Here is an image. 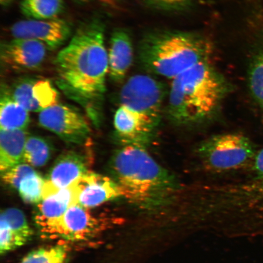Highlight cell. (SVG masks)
Wrapping results in <instances>:
<instances>
[{"label": "cell", "mask_w": 263, "mask_h": 263, "mask_svg": "<svg viewBox=\"0 0 263 263\" xmlns=\"http://www.w3.org/2000/svg\"><path fill=\"white\" fill-rule=\"evenodd\" d=\"M39 123L68 143L82 144L88 140L90 128L81 113L67 105L58 104L43 109Z\"/></svg>", "instance_id": "7"}, {"label": "cell", "mask_w": 263, "mask_h": 263, "mask_svg": "<svg viewBox=\"0 0 263 263\" xmlns=\"http://www.w3.org/2000/svg\"><path fill=\"white\" fill-rule=\"evenodd\" d=\"M197 156L205 169L213 173H225L244 167L254 160V144L239 133L216 135L200 143Z\"/></svg>", "instance_id": "5"}, {"label": "cell", "mask_w": 263, "mask_h": 263, "mask_svg": "<svg viewBox=\"0 0 263 263\" xmlns=\"http://www.w3.org/2000/svg\"><path fill=\"white\" fill-rule=\"evenodd\" d=\"M166 88L159 81L147 74L133 76L120 91V106L146 118L160 126Z\"/></svg>", "instance_id": "6"}, {"label": "cell", "mask_w": 263, "mask_h": 263, "mask_svg": "<svg viewBox=\"0 0 263 263\" xmlns=\"http://www.w3.org/2000/svg\"><path fill=\"white\" fill-rule=\"evenodd\" d=\"M100 1L107 5H113L117 2L118 0H100Z\"/></svg>", "instance_id": "31"}, {"label": "cell", "mask_w": 263, "mask_h": 263, "mask_svg": "<svg viewBox=\"0 0 263 263\" xmlns=\"http://www.w3.org/2000/svg\"><path fill=\"white\" fill-rule=\"evenodd\" d=\"M231 86L209 60L199 62L174 78L167 103V117L179 126L210 119L218 111Z\"/></svg>", "instance_id": "3"}, {"label": "cell", "mask_w": 263, "mask_h": 263, "mask_svg": "<svg viewBox=\"0 0 263 263\" xmlns=\"http://www.w3.org/2000/svg\"><path fill=\"white\" fill-rule=\"evenodd\" d=\"M32 230L22 210L10 208L3 210L0 219V253L13 251L31 239Z\"/></svg>", "instance_id": "16"}, {"label": "cell", "mask_w": 263, "mask_h": 263, "mask_svg": "<svg viewBox=\"0 0 263 263\" xmlns=\"http://www.w3.org/2000/svg\"><path fill=\"white\" fill-rule=\"evenodd\" d=\"M73 185L78 203L87 209L94 208L121 196L119 187L113 179L90 171Z\"/></svg>", "instance_id": "13"}, {"label": "cell", "mask_w": 263, "mask_h": 263, "mask_svg": "<svg viewBox=\"0 0 263 263\" xmlns=\"http://www.w3.org/2000/svg\"><path fill=\"white\" fill-rule=\"evenodd\" d=\"M91 161L88 154L65 151L55 160L45 181L57 190L68 188L89 172Z\"/></svg>", "instance_id": "14"}, {"label": "cell", "mask_w": 263, "mask_h": 263, "mask_svg": "<svg viewBox=\"0 0 263 263\" xmlns=\"http://www.w3.org/2000/svg\"><path fill=\"white\" fill-rule=\"evenodd\" d=\"M33 91L35 98L43 109L59 104V92L50 81L37 80L34 84Z\"/></svg>", "instance_id": "25"}, {"label": "cell", "mask_w": 263, "mask_h": 263, "mask_svg": "<svg viewBox=\"0 0 263 263\" xmlns=\"http://www.w3.org/2000/svg\"><path fill=\"white\" fill-rule=\"evenodd\" d=\"M72 1L80 3H84L90 2L92 1V0H72Z\"/></svg>", "instance_id": "32"}, {"label": "cell", "mask_w": 263, "mask_h": 263, "mask_svg": "<svg viewBox=\"0 0 263 263\" xmlns=\"http://www.w3.org/2000/svg\"><path fill=\"white\" fill-rule=\"evenodd\" d=\"M248 87L252 97L263 110V49L254 55L249 65Z\"/></svg>", "instance_id": "22"}, {"label": "cell", "mask_w": 263, "mask_h": 263, "mask_svg": "<svg viewBox=\"0 0 263 263\" xmlns=\"http://www.w3.org/2000/svg\"><path fill=\"white\" fill-rule=\"evenodd\" d=\"M109 168L121 196L145 208L164 204L178 188L175 176L160 165L144 147L120 148L111 157Z\"/></svg>", "instance_id": "2"}, {"label": "cell", "mask_w": 263, "mask_h": 263, "mask_svg": "<svg viewBox=\"0 0 263 263\" xmlns=\"http://www.w3.org/2000/svg\"><path fill=\"white\" fill-rule=\"evenodd\" d=\"M20 8L28 19L49 20L58 18L65 5L63 0H22Z\"/></svg>", "instance_id": "19"}, {"label": "cell", "mask_w": 263, "mask_h": 263, "mask_svg": "<svg viewBox=\"0 0 263 263\" xmlns=\"http://www.w3.org/2000/svg\"><path fill=\"white\" fill-rule=\"evenodd\" d=\"M78 203L74 185L61 189L43 198L37 203L34 221L45 237L54 238L59 221L71 205Z\"/></svg>", "instance_id": "11"}, {"label": "cell", "mask_w": 263, "mask_h": 263, "mask_svg": "<svg viewBox=\"0 0 263 263\" xmlns=\"http://www.w3.org/2000/svg\"><path fill=\"white\" fill-rule=\"evenodd\" d=\"M68 248L61 244L34 250L19 263H65Z\"/></svg>", "instance_id": "23"}, {"label": "cell", "mask_w": 263, "mask_h": 263, "mask_svg": "<svg viewBox=\"0 0 263 263\" xmlns=\"http://www.w3.org/2000/svg\"><path fill=\"white\" fill-rule=\"evenodd\" d=\"M133 39L127 29L118 28L111 33L108 49V75L111 80L120 83L124 80L133 64Z\"/></svg>", "instance_id": "15"}, {"label": "cell", "mask_w": 263, "mask_h": 263, "mask_svg": "<svg viewBox=\"0 0 263 263\" xmlns=\"http://www.w3.org/2000/svg\"><path fill=\"white\" fill-rule=\"evenodd\" d=\"M37 80L31 77L20 78L13 84L11 90L13 98L28 111L41 112L43 108L34 96V84Z\"/></svg>", "instance_id": "21"}, {"label": "cell", "mask_w": 263, "mask_h": 263, "mask_svg": "<svg viewBox=\"0 0 263 263\" xmlns=\"http://www.w3.org/2000/svg\"><path fill=\"white\" fill-rule=\"evenodd\" d=\"M35 173L32 166L26 163H21L2 173V179L6 185L17 190L22 180Z\"/></svg>", "instance_id": "26"}, {"label": "cell", "mask_w": 263, "mask_h": 263, "mask_svg": "<svg viewBox=\"0 0 263 263\" xmlns=\"http://www.w3.org/2000/svg\"><path fill=\"white\" fill-rule=\"evenodd\" d=\"M145 5L163 11H180L189 7L193 0H143Z\"/></svg>", "instance_id": "27"}, {"label": "cell", "mask_w": 263, "mask_h": 263, "mask_svg": "<svg viewBox=\"0 0 263 263\" xmlns=\"http://www.w3.org/2000/svg\"><path fill=\"white\" fill-rule=\"evenodd\" d=\"M28 112L13 98L11 90L6 85L2 86L0 101L1 130H25L30 121Z\"/></svg>", "instance_id": "18"}, {"label": "cell", "mask_w": 263, "mask_h": 263, "mask_svg": "<svg viewBox=\"0 0 263 263\" xmlns=\"http://www.w3.org/2000/svg\"><path fill=\"white\" fill-rule=\"evenodd\" d=\"M251 190L256 208L263 217V179H253Z\"/></svg>", "instance_id": "28"}, {"label": "cell", "mask_w": 263, "mask_h": 263, "mask_svg": "<svg viewBox=\"0 0 263 263\" xmlns=\"http://www.w3.org/2000/svg\"><path fill=\"white\" fill-rule=\"evenodd\" d=\"M213 44L196 32L162 31L147 33L138 47V59L144 70L173 80L200 62L209 60Z\"/></svg>", "instance_id": "4"}, {"label": "cell", "mask_w": 263, "mask_h": 263, "mask_svg": "<svg viewBox=\"0 0 263 263\" xmlns=\"http://www.w3.org/2000/svg\"><path fill=\"white\" fill-rule=\"evenodd\" d=\"M45 183V179L37 173L26 176L20 183V196L26 203L37 204L43 199Z\"/></svg>", "instance_id": "24"}, {"label": "cell", "mask_w": 263, "mask_h": 263, "mask_svg": "<svg viewBox=\"0 0 263 263\" xmlns=\"http://www.w3.org/2000/svg\"><path fill=\"white\" fill-rule=\"evenodd\" d=\"M105 34L106 24L102 18L88 20L54 59L59 87L82 105L97 124L108 74Z\"/></svg>", "instance_id": "1"}, {"label": "cell", "mask_w": 263, "mask_h": 263, "mask_svg": "<svg viewBox=\"0 0 263 263\" xmlns=\"http://www.w3.org/2000/svg\"><path fill=\"white\" fill-rule=\"evenodd\" d=\"M52 153V146L44 138L29 136L25 144L24 163L33 167L44 166L51 159Z\"/></svg>", "instance_id": "20"}, {"label": "cell", "mask_w": 263, "mask_h": 263, "mask_svg": "<svg viewBox=\"0 0 263 263\" xmlns=\"http://www.w3.org/2000/svg\"><path fill=\"white\" fill-rule=\"evenodd\" d=\"M27 133L25 130H1L0 133V171L1 173L24 163Z\"/></svg>", "instance_id": "17"}, {"label": "cell", "mask_w": 263, "mask_h": 263, "mask_svg": "<svg viewBox=\"0 0 263 263\" xmlns=\"http://www.w3.org/2000/svg\"><path fill=\"white\" fill-rule=\"evenodd\" d=\"M15 0H0V4L3 8H8L10 5H11Z\"/></svg>", "instance_id": "30"}, {"label": "cell", "mask_w": 263, "mask_h": 263, "mask_svg": "<svg viewBox=\"0 0 263 263\" xmlns=\"http://www.w3.org/2000/svg\"><path fill=\"white\" fill-rule=\"evenodd\" d=\"M14 38L32 39L44 44L49 50L61 48L71 37L72 26L64 19H27L15 23L11 27Z\"/></svg>", "instance_id": "8"}, {"label": "cell", "mask_w": 263, "mask_h": 263, "mask_svg": "<svg viewBox=\"0 0 263 263\" xmlns=\"http://www.w3.org/2000/svg\"><path fill=\"white\" fill-rule=\"evenodd\" d=\"M253 166V169L255 173L254 179H263V148L258 153H256Z\"/></svg>", "instance_id": "29"}, {"label": "cell", "mask_w": 263, "mask_h": 263, "mask_svg": "<svg viewBox=\"0 0 263 263\" xmlns=\"http://www.w3.org/2000/svg\"><path fill=\"white\" fill-rule=\"evenodd\" d=\"M88 209L79 203L69 207L58 223L54 238L80 241L97 234L103 229V223Z\"/></svg>", "instance_id": "12"}, {"label": "cell", "mask_w": 263, "mask_h": 263, "mask_svg": "<svg viewBox=\"0 0 263 263\" xmlns=\"http://www.w3.org/2000/svg\"><path fill=\"white\" fill-rule=\"evenodd\" d=\"M117 139L123 146L146 147L155 137L158 128L129 108L120 106L114 116Z\"/></svg>", "instance_id": "10"}, {"label": "cell", "mask_w": 263, "mask_h": 263, "mask_svg": "<svg viewBox=\"0 0 263 263\" xmlns=\"http://www.w3.org/2000/svg\"><path fill=\"white\" fill-rule=\"evenodd\" d=\"M47 49L37 41L14 38L2 43L0 57L2 63L13 70L34 71L44 63Z\"/></svg>", "instance_id": "9"}]
</instances>
